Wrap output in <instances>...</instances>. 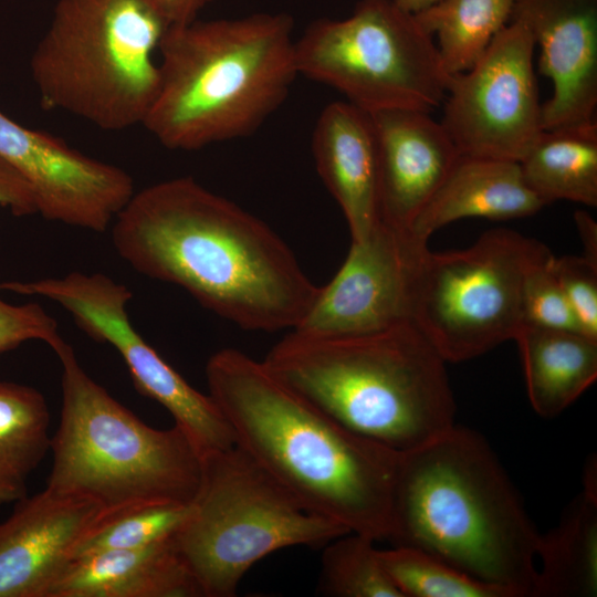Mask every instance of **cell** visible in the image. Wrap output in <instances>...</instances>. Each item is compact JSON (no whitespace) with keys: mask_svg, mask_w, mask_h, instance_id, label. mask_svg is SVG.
Returning <instances> with one entry per match:
<instances>
[{"mask_svg":"<svg viewBox=\"0 0 597 597\" xmlns=\"http://www.w3.org/2000/svg\"><path fill=\"white\" fill-rule=\"evenodd\" d=\"M170 27L150 0H59L30 62L41 104L104 130L143 125Z\"/></svg>","mask_w":597,"mask_h":597,"instance_id":"52a82bcc","label":"cell"},{"mask_svg":"<svg viewBox=\"0 0 597 597\" xmlns=\"http://www.w3.org/2000/svg\"><path fill=\"white\" fill-rule=\"evenodd\" d=\"M118 255L250 331L293 329L321 286L262 220L191 177L134 192L112 223Z\"/></svg>","mask_w":597,"mask_h":597,"instance_id":"6da1fadb","label":"cell"},{"mask_svg":"<svg viewBox=\"0 0 597 597\" xmlns=\"http://www.w3.org/2000/svg\"><path fill=\"white\" fill-rule=\"evenodd\" d=\"M62 409L52 434L48 489L96 502L103 512L137 503L189 504L202 455L176 425L156 429L112 397L64 342Z\"/></svg>","mask_w":597,"mask_h":597,"instance_id":"8992f818","label":"cell"},{"mask_svg":"<svg viewBox=\"0 0 597 597\" xmlns=\"http://www.w3.org/2000/svg\"><path fill=\"white\" fill-rule=\"evenodd\" d=\"M375 543L356 532L328 542L321 559L320 591L334 597H401L379 559Z\"/></svg>","mask_w":597,"mask_h":597,"instance_id":"83f0119b","label":"cell"},{"mask_svg":"<svg viewBox=\"0 0 597 597\" xmlns=\"http://www.w3.org/2000/svg\"><path fill=\"white\" fill-rule=\"evenodd\" d=\"M548 252L509 229L490 230L462 250L428 249L413 283L411 324L452 363L514 339L523 326L526 274Z\"/></svg>","mask_w":597,"mask_h":597,"instance_id":"30bf717a","label":"cell"},{"mask_svg":"<svg viewBox=\"0 0 597 597\" xmlns=\"http://www.w3.org/2000/svg\"><path fill=\"white\" fill-rule=\"evenodd\" d=\"M206 377L235 444L298 504L386 541L400 452L343 427L238 349L214 353Z\"/></svg>","mask_w":597,"mask_h":597,"instance_id":"7a4b0ae2","label":"cell"},{"mask_svg":"<svg viewBox=\"0 0 597 597\" xmlns=\"http://www.w3.org/2000/svg\"><path fill=\"white\" fill-rule=\"evenodd\" d=\"M171 538L76 557L49 597H200Z\"/></svg>","mask_w":597,"mask_h":597,"instance_id":"ffe728a7","label":"cell"},{"mask_svg":"<svg viewBox=\"0 0 597 597\" xmlns=\"http://www.w3.org/2000/svg\"><path fill=\"white\" fill-rule=\"evenodd\" d=\"M515 0H440L415 14L421 28L438 39L448 74L469 70L493 38L510 22Z\"/></svg>","mask_w":597,"mask_h":597,"instance_id":"d4e9b609","label":"cell"},{"mask_svg":"<svg viewBox=\"0 0 597 597\" xmlns=\"http://www.w3.org/2000/svg\"><path fill=\"white\" fill-rule=\"evenodd\" d=\"M0 290L56 302L87 336L113 346L137 390L168 410L202 457L235 444L213 398L188 384L134 328L127 314L132 292L124 284L102 273L72 272L62 277L3 282Z\"/></svg>","mask_w":597,"mask_h":597,"instance_id":"8fae6325","label":"cell"},{"mask_svg":"<svg viewBox=\"0 0 597 597\" xmlns=\"http://www.w3.org/2000/svg\"><path fill=\"white\" fill-rule=\"evenodd\" d=\"M553 258L549 251L526 274L522 302L523 325L583 333L553 272Z\"/></svg>","mask_w":597,"mask_h":597,"instance_id":"f1b7e54d","label":"cell"},{"mask_svg":"<svg viewBox=\"0 0 597 597\" xmlns=\"http://www.w3.org/2000/svg\"><path fill=\"white\" fill-rule=\"evenodd\" d=\"M0 207L13 216L38 213L34 195L25 179L0 157Z\"/></svg>","mask_w":597,"mask_h":597,"instance_id":"1f68e13d","label":"cell"},{"mask_svg":"<svg viewBox=\"0 0 597 597\" xmlns=\"http://www.w3.org/2000/svg\"><path fill=\"white\" fill-rule=\"evenodd\" d=\"M514 341L530 402L541 417L558 416L597 379V338L523 325Z\"/></svg>","mask_w":597,"mask_h":597,"instance_id":"44dd1931","label":"cell"},{"mask_svg":"<svg viewBox=\"0 0 597 597\" xmlns=\"http://www.w3.org/2000/svg\"><path fill=\"white\" fill-rule=\"evenodd\" d=\"M166 17L170 25L186 24L197 19L198 13L211 0H150Z\"/></svg>","mask_w":597,"mask_h":597,"instance_id":"d6a6232c","label":"cell"},{"mask_svg":"<svg viewBox=\"0 0 597 597\" xmlns=\"http://www.w3.org/2000/svg\"><path fill=\"white\" fill-rule=\"evenodd\" d=\"M102 512L48 488L15 502L0 523V597H49Z\"/></svg>","mask_w":597,"mask_h":597,"instance_id":"2e32d148","label":"cell"},{"mask_svg":"<svg viewBox=\"0 0 597 597\" xmlns=\"http://www.w3.org/2000/svg\"><path fill=\"white\" fill-rule=\"evenodd\" d=\"M386 541L512 597L534 594L540 533L488 442L470 429L454 426L400 452Z\"/></svg>","mask_w":597,"mask_h":597,"instance_id":"3957f363","label":"cell"},{"mask_svg":"<svg viewBox=\"0 0 597 597\" xmlns=\"http://www.w3.org/2000/svg\"><path fill=\"white\" fill-rule=\"evenodd\" d=\"M426 240L379 220L348 254L332 281L291 331L352 336L411 323L412 290Z\"/></svg>","mask_w":597,"mask_h":597,"instance_id":"4fadbf2b","label":"cell"},{"mask_svg":"<svg viewBox=\"0 0 597 597\" xmlns=\"http://www.w3.org/2000/svg\"><path fill=\"white\" fill-rule=\"evenodd\" d=\"M295 62L298 75L368 114L430 113L442 105L450 77L433 36L394 0H359L345 19L312 22L295 40Z\"/></svg>","mask_w":597,"mask_h":597,"instance_id":"9c48e42d","label":"cell"},{"mask_svg":"<svg viewBox=\"0 0 597 597\" xmlns=\"http://www.w3.org/2000/svg\"><path fill=\"white\" fill-rule=\"evenodd\" d=\"M369 115L377 142L379 218L410 232L460 153L430 113L395 108Z\"/></svg>","mask_w":597,"mask_h":597,"instance_id":"e0dca14e","label":"cell"},{"mask_svg":"<svg viewBox=\"0 0 597 597\" xmlns=\"http://www.w3.org/2000/svg\"><path fill=\"white\" fill-rule=\"evenodd\" d=\"M552 269L582 332L597 338V263L583 255L553 258Z\"/></svg>","mask_w":597,"mask_h":597,"instance_id":"f546056e","label":"cell"},{"mask_svg":"<svg viewBox=\"0 0 597 597\" xmlns=\"http://www.w3.org/2000/svg\"><path fill=\"white\" fill-rule=\"evenodd\" d=\"M535 42L511 20L467 71L451 74L440 121L461 155L520 161L542 134Z\"/></svg>","mask_w":597,"mask_h":597,"instance_id":"7c38bea8","label":"cell"},{"mask_svg":"<svg viewBox=\"0 0 597 597\" xmlns=\"http://www.w3.org/2000/svg\"><path fill=\"white\" fill-rule=\"evenodd\" d=\"M527 187L546 206H597V122L543 130L519 161Z\"/></svg>","mask_w":597,"mask_h":597,"instance_id":"603a6c76","label":"cell"},{"mask_svg":"<svg viewBox=\"0 0 597 597\" xmlns=\"http://www.w3.org/2000/svg\"><path fill=\"white\" fill-rule=\"evenodd\" d=\"M348 532L305 510L234 444L202 457L198 490L171 541L200 597H232L266 555L324 547Z\"/></svg>","mask_w":597,"mask_h":597,"instance_id":"ba28073f","label":"cell"},{"mask_svg":"<svg viewBox=\"0 0 597 597\" xmlns=\"http://www.w3.org/2000/svg\"><path fill=\"white\" fill-rule=\"evenodd\" d=\"M577 230L583 242V256L597 263V224L586 211H577L574 216Z\"/></svg>","mask_w":597,"mask_h":597,"instance_id":"836d02e7","label":"cell"},{"mask_svg":"<svg viewBox=\"0 0 597 597\" xmlns=\"http://www.w3.org/2000/svg\"><path fill=\"white\" fill-rule=\"evenodd\" d=\"M0 157L29 184L38 213L71 227L106 231L135 192L132 177L122 168L25 127L1 111Z\"/></svg>","mask_w":597,"mask_h":597,"instance_id":"5bb4252c","label":"cell"},{"mask_svg":"<svg viewBox=\"0 0 597 597\" xmlns=\"http://www.w3.org/2000/svg\"><path fill=\"white\" fill-rule=\"evenodd\" d=\"M317 171L339 205L353 242L364 240L379 218L378 155L371 117L348 102L320 114L312 138Z\"/></svg>","mask_w":597,"mask_h":597,"instance_id":"ac0fdd59","label":"cell"},{"mask_svg":"<svg viewBox=\"0 0 597 597\" xmlns=\"http://www.w3.org/2000/svg\"><path fill=\"white\" fill-rule=\"evenodd\" d=\"M511 20L531 32L541 50L538 72L553 83L542 104L543 129L596 122L597 0H515Z\"/></svg>","mask_w":597,"mask_h":597,"instance_id":"9a60e30c","label":"cell"},{"mask_svg":"<svg viewBox=\"0 0 597 597\" xmlns=\"http://www.w3.org/2000/svg\"><path fill=\"white\" fill-rule=\"evenodd\" d=\"M50 422L38 389L0 380V505L28 495V480L51 449Z\"/></svg>","mask_w":597,"mask_h":597,"instance_id":"cb8c5ba5","label":"cell"},{"mask_svg":"<svg viewBox=\"0 0 597 597\" xmlns=\"http://www.w3.org/2000/svg\"><path fill=\"white\" fill-rule=\"evenodd\" d=\"M544 206L525 184L519 161L460 154L410 232L428 241L437 230L463 218H524Z\"/></svg>","mask_w":597,"mask_h":597,"instance_id":"d6986e66","label":"cell"},{"mask_svg":"<svg viewBox=\"0 0 597 597\" xmlns=\"http://www.w3.org/2000/svg\"><path fill=\"white\" fill-rule=\"evenodd\" d=\"M378 555L401 597H512L419 548L391 545Z\"/></svg>","mask_w":597,"mask_h":597,"instance_id":"484cf974","label":"cell"},{"mask_svg":"<svg viewBox=\"0 0 597 597\" xmlns=\"http://www.w3.org/2000/svg\"><path fill=\"white\" fill-rule=\"evenodd\" d=\"M535 597H587L597 593V488L593 467L585 488L558 525L540 534Z\"/></svg>","mask_w":597,"mask_h":597,"instance_id":"7402d4cb","label":"cell"},{"mask_svg":"<svg viewBox=\"0 0 597 597\" xmlns=\"http://www.w3.org/2000/svg\"><path fill=\"white\" fill-rule=\"evenodd\" d=\"M32 339L43 341L53 350L65 342L55 320L40 304L13 305L0 298V354Z\"/></svg>","mask_w":597,"mask_h":597,"instance_id":"4dcf8cb0","label":"cell"},{"mask_svg":"<svg viewBox=\"0 0 597 597\" xmlns=\"http://www.w3.org/2000/svg\"><path fill=\"white\" fill-rule=\"evenodd\" d=\"M262 362L343 427L397 452L455 426L447 362L411 323L352 336L291 331Z\"/></svg>","mask_w":597,"mask_h":597,"instance_id":"277c9868","label":"cell"},{"mask_svg":"<svg viewBox=\"0 0 597 597\" xmlns=\"http://www.w3.org/2000/svg\"><path fill=\"white\" fill-rule=\"evenodd\" d=\"M188 511L189 504L137 503L102 512L81 540L74 558L107 551L142 548L168 541L179 530Z\"/></svg>","mask_w":597,"mask_h":597,"instance_id":"4316f807","label":"cell"},{"mask_svg":"<svg viewBox=\"0 0 597 597\" xmlns=\"http://www.w3.org/2000/svg\"><path fill=\"white\" fill-rule=\"evenodd\" d=\"M402 10L416 14L440 0H394Z\"/></svg>","mask_w":597,"mask_h":597,"instance_id":"e575fe53","label":"cell"},{"mask_svg":"<svg viewBox=\"0 0 597 597\" xmlns=\"http://www.w3.org/2000/svg\"><path fill=\"white\" fill-rule=\"evenodd\" d=\"M290 14L171 25L159 48V85L143 126L166 148L196 150L253 134L298 75Z\"/></svg>","mask_w":597,"mask_h":597,"instance_id":"5b68a950","label":"cell"}]
</instances>
